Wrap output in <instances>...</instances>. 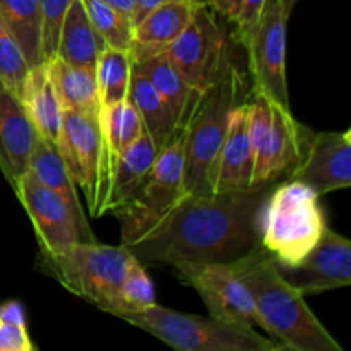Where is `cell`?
I'll return each instance as SVG.
<instances>
[{
	"label": "cell",
	"mask_w": 351,
	"mask_h": 351,
	"mask_svg": "<svg viewBox=\"0 0 351 351\" xmlns=\"http://www.w3.org/2000/svg\"><path fill=\"white\" fill-rule=\"evenodd\" d=\"M273 185L184 194L149 218L119 219L122 245L143 264L232 263L261 243V209Z\"/></svg>",
	"instance_id": "6da1fadb"
},
{
	"label": "cell",
	"mask_w": 351,
	"mask_h": 351,
	"mask_svg": "<svg viewBox=\"0 0 351 351\" xmlns=\"http://www.w3.org/2000/svg\"><path fill=\"white\" fill-rule=\"evenodd\" d=\"M232 264L254 298L257 328L269 335L281 350L343 351L338 339L311 311L305 295L281 276L276 261L261 243Z\"/></svg>",
	"instance_id": "7a4b0ae2"
},
{
	"label": "cell",
	"mask_w": 351,
	"mask_h": 351,
	"mask_svg": "<svg viewBox=\"0 0 351 351\" xmlns=\"http://www.w3.org/2000/svg\"><path fill=\"white\" fill-rule=\"evenodd\" d=\"M321 195L298 180L273 185L259 218V242L281 266L300 263L326 230Z\"/></svg>",
	"instance_id": "3957f363"
},
{
	"label": "cell",
	"mask_w": 351,
	"mask_h": 351,
	"mask_svg": "<svg viewBox=\"0 0 351 351\" xmlns=\"http://www.w3.org/2000/svg\"><path fill=\"white\" fill-rule=\"evenodd\" d=\"M247 79L232 57L218 81L202 95L185 141V194H204L211 187L216 156L228 130L232 113L249 98Z\"/></svg>",
	"instance_id": "277c9868"
},
{
	"label": "cell",
	"mask_w": 351,
	"mask_h": 351,
	"mask_svg": "<svg viewBox=\"0 0 351 351\" xmlns=\"http://www.w3.org/2000/svg\"><path fill=\"white\" fill-rule=\"evenodd\" d=\"M132 254L127 247L74 242L58 252H40L36 269L75 297L108 314Z\"/></svg>",
	"instance_id": "5b68a950"
},
{
	"label": "cell",
	"mask_w": 351,
	"mask_h": 351,
	"mask_svg": "<svg viewBox=\"0 0 351 351\" xmlns=\"http://www.w3.org/2000/svg\"><path fill=\"white\" fill-rule=\"evenodd\" d=\"M122 321L143 329L168 346L180 351H280L274 339L256 328L221 321L213 315H194L154 304Z\"/></svg>",
	"instance_id": "8992f818"
},
{
	"label": "cell",
	"mask_w": 351,
	"mask_h": 351,
	"mask_svg": "<svg viewBox=\"0 0 351 351\" xmlns=\"http://www.w3.org/2000/svg\"><path fill=\"white\" fill-rule=\"evenodd\" d=\"M57 147L72 180L84 194L93 218L103 216L115 160L105 147L99 115L64 110Z\"/></svg>",
	"instance_id": "52a82bcc"
},
{
	"label": "cell",
	"mask_w": 351,
	"mask_h": 351,
	"mask_svg": "<svg viewBox=\"0 0 351 351\" xmlns=\"http://www.w3.org/2000/svg\"><path fill=\"white\" fill-rule=\"evenodd\" d=\"M216 16L199 2L191 23L165 51L178 74L199 93H206L218 81L230 58L228 38Z\"/></svg>",
	"instance_id": "ba28073f"
},
{
	"label": "cell",
	"mask_w": 351,
	"mask_h": 351,
	"mask_svg": "<svg viewBox=\"0 0 351 351\" xmlns=\"http://www.w3.org/2000/svg\"><path fill=\"white\" fill-rule=\"evenodd\" d=\"M291 14L283 0H271L250 40L243 45L256 95L291 110L287 79V33Z\"/></svg>",
	"instance_id": "9c48e42d"
},
{
	"label": "cell",
	"mask_w": 351,
	"mask_h": 351,
	"mask_svg": "<svg viewBox=\"0 0 351 351\" xmlns=\"http://www.w3.org/2000/svg\"><path fill=\"white\" fill-rule=\"evenodd\" d=\"M173 269L185 285L197 291L209 315L235 324L259 326L252 295L232 263L184 264Z\"/></svg>",
	"instance_id": "30bf717a"
},
{
	"label": "cell",
	"mask_w": 351,
	"mask_h": 351,
	"mask_svg": "<svg viewBox=\"0 0 351 351\" xmlns=\"http://www.w3.org/2000/svg\"><path fill=\"white\" fill-rule=\"evenodd\" d=\"M281 276L302 295H317L351 285V242L326 226L314 249L293 266L276 264Z\"/></svg>",
	"instance_id": "8fae6325"
},
{
	"label": "cell",
	"mask_w": 351,
	"mask_h": 351,
	"mask_svg": "<svg viewBox=\"0 0 351 351\" xmlns=\"http://www.w3.org/2000/svg\"><path fill=\"white\" fill-rule=\"evenodd\" d=\"M187 129L178 130L173 139L158 151L156 160L136 195L122 209L113 213L117 218H149L170 208L178 197L185 194L184 170Z\"/></svg>",
	"instance_id": "7c38bea8"
},
{
	"label": "cell",
	"mask_w": 351,
	"mask_h": 351,
	"mask_svg": "<svg viewBox=\"0 0 351 351\" xmlns=\"http://www.w3.org/2000/svg\"><path fill=\"white\" fill-rule=\"evenodd\" d=\"M12 191L27 213L40 252H58L64 247L79 242L77 225L71 209L29 171L19 178Z\"/></svg>",
	"instance_id": "4fadbf2b"
},
{
	"label": "cell",
	"mask_w": 351,
	"mask_h": 351,
	"mask_svg": "<svg viewBox=\"0 0 351 351\" xmlns=\"http://www.w3.org/2000/svg\"><path fill=\"white\" fill-rule=\"evenodd\" d=\"M290 178L308 185L319 195L348 189L351 185V130L312 134L304 160Z\"/></svg>",
	"instance_id": "5bb4252c"
},
{
	"label": "cell",
	"mask_w": 351,
	"mask_h": 351,
	"mask_svg": "<svg viewBox=\"0 0 351 351\" xmlns=\"http://www.w3.org/2000/svg\"><path fill=\"white\" fill-rule=\"evenodd\" d=\"M38 137L21 95L0 77V171L12 189L27 171Z\"/></svg>",
	"instance_id": "9a60e30c"
},
{
	"label": "cell",
	"mask_w": 351,
	"mask_h": 351,
	"mask_svg": "<svg viewBox=\"0 0 351 351\" xmlns=\"http://www.w3.org/2000/svg\"><path fill=\"white\" fill-rule=\"evenodd\" d=\"M247 99L233 110L228 130L213 168L209 192L252 189L254 163L249 132H247Z\"/></svg>",
	"instance_id": "2e32d148"
},
{
	"label": "cell",
	"mask_w": 351,
	"mask_h": 351,
	"mask_svg": "<svg viewBox=\"0 0 351 351\" xmlns=\"http://www.w3.org/2000/svg\"><path fill=\"white\" fill-rule=\"evenodd\" d=\"M197 3L199 0H171L154 7L134 23L130 45L134 62H143L158 53H165L191 23Z\"/></svg>",
	"instance_id": "e0dca14e"
},
{
	"label": "cell",
	"mask_w": 351,
	"mask_h": 351,
	"mask_svg": "<svg viewBox=\"0 0 351 351\" xmlns=\"http://www.w3.org/2000/svg\"><path fill=\"white\" fill-rule=\"evenodd\" d=\"M27 171L36 178L38 182L53 191L62 201L71 209L72 216L75 219L79 233V242H96V237L89 226L86 218L84 208L81 204V199L77 194V185L72 180L60 153H58L57 144L51 141L38 137V143L31 153Z\"/></svg>",
	"instance_id": "ac0fdd59"
},
{
	"label": "cell",
	"mask_w": 351,
	"mask_h": 351,
	"mask_svg": "<svg viewBox=\"0 0 351 351\" xmlns=\"http://www.w3.org/2000/svg\"><path fill=\"white\" fill-rule=\"evenodd\" d=\"M273 112V125H271L269 160H267V182L276 184L287 180L293 173L295 168L304 160L312 130L297 122L291 110L269 103Z\"/></svg>",
	"instance_id": "d6986e66"
},
{
	"label": "cell",
	"mask_w": 351,
	"mask_h": 351,
	"mask_svg": "<svg viewBox=\"0 0 351 351\" xmlns=\"http://www.w3.org/2000/svg\"><path fill=\"white\" fill-rule=\"evenodd\" d=\"M156 154L158 147L144 132L136 143L130 144L117 158L108 189H106L105 201H103V215L117 213L136 195V192L146 180L147 173L156 160Z\"/></svg>",
	"instance_id": "ffe728a7"
},
{
	"label": "cell",
	"mask_w": 351,
	"mask_h": 351,
	"mask_svg": "<svg viewBox=\"0 0 351 351\" xmlns=\"http://www.w3.org/2000/svg\"><path fill=\"white\" fill-rule=\"evenodd\" d=\"M154 86L163 101L167 103L177 130L187 129L191 120L194 119L202 95L178 74L177 69L167 57V53H158L143 62H136Z\"/></svg>",
	"instance_id": "44dd1931"
},
{
	"label": "cell",
	"mask_w": 351,
	"mask_h": 351,
	"mask_svg": "<svg viewBox=\"0 0 351 351\" xmlns=\"http://www.w3.org/2000/svg\"><path fill=\"white\" fill-rule=\"evenodd\" d=\"M19 95L38 136L57 144L64 110L51 84L47 62L29 67Z\"/></svg>",
	"instance_id": "7402d4cb"
},
{
	"label": "cell",
	"mask_w": 351,
	"mask_h": 351,
	"mask_svg": "<svg viewBox=\"0 0 351 351\" xmlns=\"http://www.w3.org/2000/svg\"><path fill=\"white\" fill-rule=\"evenodd\" d=\"M45 62L62 110L99 115L101 103L95 69L71 65L57 55Z\"/></svg>",
	"instance_id": "603a6c76"
},
{
	"label": "cell",
	"mask_w": 351,
	"mask_h": 351,
	"mask_svg": "<svg viewBox=\"0 0 351 351\" xmlns=\"http://www.w3.org/2000/svg\"><path fill=\"white\" fill-rule=\"evenodd\" d=\"M129 99L136 106L144 125V132L149 136L158 151L167 146L175 134L178 132L175 127L173 117L168 110L167 103L160 96V93L151 84L146 72L134 62L132 74H130Z\"/></svg>",
	"instance_id": "cb8c5ba5"
},
{
	"label": "cell",
	"mask_w": 351,
	"mask_h": 351,
	"mask_svg": "<svg viewBox=\"0 0 351 351\" xmlns=\"http://www.w3.org/2000/svg\"><path fill=\"white\" fill-rule=\"evenodd\" d=\"M103 48L105 45L89 23L81 0H71L58 34L55 55L71 65L95 69L96 58Z\"/></svg>",
	"instance_id": "d4e9b609"
},
{
	"label": "cell",
	"mask_w": 351,
	"mask_h": 351,
	"mask_svg": "<svg viewBox=\"0 0 351 351\" xmlns=\"http://www.w3.org/2000/svg\"><path fill=\"white\" fill-rule=\"evenodd\" d=\"M0 19L19 45L27 65L43 64L40 0H0Z\"/></svg>",
	"instance_id": "484cf974"
},
{
	"label": "cell",
	"mask_w": 351,
	"mask_h": 351,
	"mask_svg": "<svg viewBox=\"0 0 351 351\" xmlns=\"http://www.w3.org/2000/svg\"><path fill=\"white\" fill-rule=\"evenodd\" d=\"M99 127H101L106 151L115 161L130 144L136 143L144 134V125L141 122L139 113L129 98L101 106Z\"/></svg>",
	"instance_id": "4316f807"
},
{
	"label": "cell",
	"mask_w": 351,
	"mask_h": 351,
	"mask_svg": "<svg viewBox=\"0 0 351 351\" xmlns=\"http://www.w3.org/2000/svg\"><path fill=\"white\" fill-rule=\"evenodd\" d=\"M271 125L273 112L264 96L250 91L247 99V132L252 151V187L269 184L267 182V160H269Z\"/></svg>",
	"instance_id": "83f0119b"
},
{
	"label": "cell",
	"mask_w": 351,
	"mask_h": 351,
	"mask_svg": "<svg viewBox=\"0 0 351 351\" xmlns=\"http://www.w3.org/2000/svg\"><path fill=\"white\" fill-rule=\"evenodd\" d=\"M132 65L134 58L129 50L105 47L99 51L96 58L95 74L101 106L129 98Z\"/></svg>",
	"instance_id": "f1b7e54d"
},
{
	"label": "cell",
	"mask_w": 351,
	"mask_h": 351,
	"mask_svg": "<svg viewBox=\"0 0 351 351\" xmlns=\"http://www.w3.org/2000/svg\"><path fill=\"white\" fill-rule=\"evenodd\" d=\"M156 304L153 281L144 269L143 263L132 256L115 302L108 311L110 315L122 319L125 315L139 314Z\"/></svg>",
	"instance_id": "f546056e"
},
{
	"label": "cell",
	"mask_w": 351,
	"mask_h": 351,
	"mask_svg": "<svg viewBox=\"0 0 351 351\" xmlns=\"http://www.w3.org/2000/svg\"><path fill=\"white\" fill-rule=\"evenodd\" d=\"M91 26L105 47L129 50L132 45L134 23L103 0H81Z\"/></svg>",
	"instance_id": "4dcf8cb0"
},
{
	"label": "cell",
	"mask_w": 351,
	"mask_h": 351,
	"mask_svg": "<svg viewBox=\"0 0 351 351\" xmlns=\"http://www.w3.org/2000/svg\"><path fill=\"white\" fill-rule=\"evenodd\" d=\"M27 71H29V65L19 45L0 19V77L9 82L17 93H21Z\"/></svg>",
	"instance_id": "1f68e13d"
},
{
	"label": "cell",
	"mask_w": 351,
	"mask_h": 351,
	"mask_svg": "<svg viewBox=\"0 0 351 351\" xmlns=\"http://www.w3.org/2000/svg\"><path fill=\"white\" fill-rule=\"evenodd\" d=\"M69 5H71V0H40L41 45H43L45 60L57 53L58 34H60Z\"/></svg>",
	"instance_id": "d6a6232c"
},
{
	"label": "cell",
	"mask_w": 351,
	"mask_h": 351,
	"mask_svg": "<svg viewBox=\"0 0 351 351\" xmlns=\"http://www.w3.org/2000/svg\"><path fill=\"white\" fill-rule=\"evenodd\" d=\"M269 2L271 0H240L239 16L233 26H235V40L242 47L250 40L256 27L259 26Z\"/></svg>",
	"instance_id": "836d02e7"
},
{
	"label": "cell",
	"mask_w": 351,
	"mask_h": 351,
	"mask_svg": "<svg viewBox=\"0 0 351 351\" xmlns=\"http://www.w3.org/2000/svg\"><path fill=\"white\" fill-rule=\"evenodd\" d=\"M26 324L0 321V351H34Z\"/></svg>",
	"instance_id": "e575fe53"
},
{
	"label": "cell",
	"mask_w": 351,
	"mask_h": 351,
	"mask_svg": "<svg viewBox=\"0 0 351 351\" xmlns=\"http://www.w3.org/2000/svg\"><path fill=\"white\" fill-rule=\"evenodd\" d=\"M199 2L208 5L213 12L221 16L223 19L230 21L232 24L235 23L237 16H239L240 0H199Z\"/></svg>",
	"instance_id": "d590c367"
},
{
	"label": "cell",
	"mask_w": 351,
	"mask_h": 351,
	"mask_svg": "<svg viewBox=\"0 0 351 351\" xmlns=\"http://www.w3.org/2000/svg\"><path fill=\"white\" fill-rule=\"evenodd\" d=\"M0 321L26 324V312L17 300H7L0 304Z\"/></svg>",
	"instance_id": "8d00e7d4"
},
{
	"label": "cell",
	"mask_w": 351,
	"mask_h": 351,
	"mask_svg": "<svg viewBox=\"0 0 351 351\" xmlns=\"http://www.w3.org/2000/svg\"><path fill=\"white\" fill-rule=\"evenodd\" d=\"M171 2V0H136V12H134V23L141 19V17L146 16L149 10H153L154 7L161 5V3Z\"/></svg>",
	"instance_id": "74e56055"
},
{
	"label": "cell",
	"mask_w": 351,
	"mask_h": 351,
	"mask_svg": "<svg viewBox=\"0 0 351 351\" xmlns=\"http://www.w3.org/2000/svg\"><path fill=\"white\" fill-rule=\"evenodd\" d=\"M108 5H112L113 9H117L119 12H122L123 16H127L129 19H132L134 23V12H136V0H103Z\"/></svg>",
	"instance_id": "f35d334b"
},
{
	"label": "cell",
	"mask_w": 351,
	"mask_h": 351,
	"mask_svg": "<svg viewBox=\"0 0 351 351\" xmlns=\"http://www.w3.org/2000/svg\"><path fill=\"white\" fill-rule=\"evenodd\" d=\"M298 2H300V0H283L285 7H287V10H288V12H290V14H291V10L295 9V5H297Z\"/></svg>",
	"instance_id": "ab89813d"
}]
</instances>
